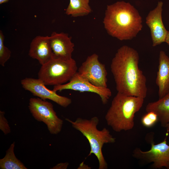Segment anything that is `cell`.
Returning <instances> with one entry per match:
<instances>
[{"label": "cell", "mask_w": 169, "mask_h": 169, "mask_svg": "<svg viewBox=\"0 0 169 169\" xmlns=\"http://www.w3.org/2000/svg\"><path fill=\"white\" fill-rule=\"evenodd\" d=\"M156 83L158 87L159 99L169 93V57L165 52H160Z\"/></svg>", "instance_id": "obj_14"}, {"label": "cell", "mask_w": 169, "mask_h": 169, "mask_svg": "<svg viewBox=\"0 0 169 169\" xmlns=\"http://www.w3.org/2000/svg\"><path fill=\"white\" fill-rule=\"evenodd\" d=\"M69 164L68 162L60 163L54 166L52 169H67Z\"/></svg>", "instance_id": "obj_21"}, {"label": "cell", "mask_w": 169, "mask_h": 169, "mask_svg": "<svg viewBox=\"0 0 169 169\" xmlns=\"http://www.w3.org/2000/svg\"><path fill=\"white\" fill-rule=\"evenodd\" d=\"M142 18L130 3L119 1L107 6L103 23L107 33L122 41L136 37L143 27Z\"/></svg>", "instance_id": "obj_2"}, {"label": "cell", "mask_w": 169, "mask_h": 169, "mask_svg": "<svg viewBox=\"0 0 169 169\" xmlns=\"http://www.w3.org/2000/svg\"><path fill=\"white\" fill-rule=\"evenodd\" d=\"M65 90L79 91L81 92H90L98 95L102 103L106 104L112 95L110 90L108 87L96 86L80 75L77 72L67 83L54 86L53 90L56 92Z\"/></svg>", "instance_id": "obj_9"}, {"label": "cell", "mask_w": 169, "mask_h": 169, "mask_svg": "<svg viewBox=\"0 0 169 169\" xmlns=\"http://www.w3.org/2000/svg\"><path fill=\"white\" fill-rule=\"evenodd\" d=\"M75 61L73 58L65 59L54 56L42 65L38 74V78L46 85H57L69 81L77 72Z\"/></svg>", "instance_id": "obj_5"}, {"label": "cell", "mask_w": 169, "mask_h": 169, "mask_svg": "<svg viewBox=\"0 0 169 169\" xmlns=\"http://www.w3.org/2000/svg\"><path fill=\"white\" fill-rule=\"evenodd\" d=\"M9 0H0V4H2L3 3L7 2Z\"/></svg>", "instance_id": "obj_23"}, {"label": "cell", "mask_w": 169, "mask_h": 169, "mask_svg": "<svg viewBox=\"0 0 169 169\" xmlns=\"http://www.w3.org/2000/svg\"><path fill=\"white\" fill-rule=\"evenodd\" d=\"M28 55L37 59L43 65L50 60L53 56L51 48L49 36H38L32 41Z\"/></svg>", "instance_id": "obj_13"}, {"label": "cell", "mask_w": 169, "mask_h": 169, "mask_svg": "<svg viewBox=\"0 0 169 169\" xmlns=\"http://www.w3.org/2000/svg\"><path fill=\"white\" fill-rule=\"evenodd\" d=\"M90 0H69L65 13L73 17L83 16L91 13Z\"/></svg>", "instance_id": "obj_16"}, {"label": "cell", "mask_w": 169, "mask_h": 169, "mask_svg": "<svg viewBox=\"0 0 169 169\" xmlns=\"http://www.w3.org/2000/svg\"><path fill=\"white\" fill-rule=\"evenodd\" d=\"M4 114V112L0 111V129L4 134L7 135L10 132L11 130Z\"/></svg>", "instance_id": "obj_20"}, {"label": "cell", "mask_w": 169, "mask_h": 169, "mask_svg": "<svg viewBox=\"0 0 169 169\" xmlns=\"http://www.w3.org/2000/svg\"><path fill=\"white\" fill-rule=\"evenodd\" d=\"M28 108L36 120L45 124L50 134L57 135L61 132L63 120L58 117L51 102L39 98H31Z\"/></svg>", "instance_id": "obj_6"}, {"label": "cell", "mask_w": 169, "mask_h": 169, "mask_svg": "<svg viewBox=\"0 0 169 169\" xmlns=\"http://www.w3.org/2000/svg\"><path fill=\"white\" fill-rule=\"evenodd\" d=\"M165 42H166L169 46V31H168L166 39Z\"/></svg>", "instance_id": "obj_22"}, {"label": "cell", "mask_w": 169, "mask_h": 169, "mask_svg": "<svg viewBox=\"0 0 169 169\" xmlns=\"http://www.w3.org/2000/svg\"><path fill=\"white\" fill-rule=\"evenodd\" d=\"M163 5L162 1L158 2L156 7L149 12L146 18V23L150 30L153 47L165 42L168 31L162 20Z\"/></svg>", "instance_id": "obj_11"}, {"label": "cell", "mask_w": 169, "mask_h": 169, "mask_svg": "<svg viewBox=\"0 0 169 169\" xmlns=\"http://www.w3.org/2000/svg\"><path fill=\"white\" fill-rule=\"evenodd\" d=\"M50 44L53 56L65 59L72 58L74 44L68 33L53 32L49 36Z\"/></svg>", "instance_id": "obj_12"}, {"label": "cell", "mask_w": 169, "mask_h": 169, "mask_svg": "<svg viewBox=\"0 0 169 169\" xmlns=\"http://www.w3.org/2000/svg\"><path fill=\"white\" fill-rule=\"evenodd\" d=\"M151 145V149L147 151L136 148L133 151V156L145 163L152 162V166L154 168L165 167L169 169V145L167 144L166 138L157 144L152 141Z\"/></svg>", "instance_id": "obj_7"}, {"label": "cell", "mask_w": 169, "mask_h": 169, "mask_svg": "<svg viewBox=\"0 0 169 169\" xmlns=\"http://www.w3.org/2000/svg\"><path fill=\"white\" fill-rule=\"evenodd\" d=\"M21 83L25 90L43 100H50L64 108L72 102L71 99L59 95L56 92L48 89L43 81L38 78H25L21 80Z\"/></svg>", "instance_id": "obj_10"}, {"label": "cell", "mask_w": 169, "mask_h": 169, "mask_svg": "<svg viewBox=\"0 0 169 169\" xmlns=\"http://www.w3.org/2000/svg\"><path fill=\"white\" fill-rule=\"evenodd\" d=\"M78 73L93 85L107 87V72L105 65L101 63L95 53L88 56L78 69Z\"/></svg>", "instance_id": "obj_8"}, {"label": "cell", "mask_w": 169, "mask_h": 169, "mask_svg": "<svg viewBox=\"0 0 169 169\" xmlns=\"http://www.w3.org/2000/svg\"><path fill=\"white\" fill-rule=\"evenodd\" d=\"M4 36L0 31V64L4 67L5 63L10 59L11 52L4 44Z\"/></svg>", "instance_id": "obj_18"}, {"label": "cell", "mask_w": 169, "mask_h": 169, "mask_svg": "<svg viewBox=\"0 0 169 169\" xmlns=\"http://www.w3.org/2000/svg\"><path fill=\"white\" fill-rule=\"evenodd\" d=\"M15 142L10 145L5 156L0 159L1 169H27L24 165L16 156L14 153Z\"/></svg>", "instance_id": "obj_17"}, {"label": "cell", "mask_w": 169, "mask_h": 169, "mask_svg": "<svg viewBox=\"0 0 169 169\" xmlns=\"http://www.w3.org/2000/svg\"><path fill=\"white\" fill-rule=\"evenodd\" d=\"M139 59L136 50L123 45L112 59L110 69L117 92L145 99L147 91L146 80L139 68Z\"/></svg>", "instance_id": "obj_1"}, {"label": "cell", "mask_w": 169, "mask_h": 169, "mask_svg": "<svg viewBox=\"0 0 169 169\" xmlns=\"http://www.w3.org/2000/svg\"><path fill=\"white\" fill-rule=\"evenodd\" d=\"M65 120L87 139L90 148L88 156L92 154L96 156L98 161V169H107L108 164L104 156L102 149L105 144L114 143L116 141V138L112 136L109 130L105 127L101 130L98 129L99 120L95 116L89 119L78 117L74 121L68 118Z\"/></svg>", "instance_id": "obj_4"}, {"label": "cell", "mask_w": 169, "mask_h": 169, "mask_svg": "<svg viewBox=\"0 0 169 169\" xmlns=\"http://www.w3.org/2000/svg\"><path fill=\"white\" fill-rule=\"evenodd\" d=\"M147 112L142 117L141 121L144 126L150 127L158 120V117L156 114L153 111H151Z\"/></svg>", "instance_id": "obj_19"}, {"label": "cell", "mask_w": 169, "mask_h": 169, "mask_svg": "<svg viewBox=\"0 0 169 169\" xmlns=\"http://www.w3.org/2000/svg\"><path fill=\"white\" fill-rule=\"evenodd\" d=\"M146 110L156 113L161 125L165 127L169 123V93L157 101L149 103Z\"/></svg>", "instance_id": "obj_15"}, {"label": "cell", "mask_w": 169, "mask_h": 169, "mask_svg": "<svg viewBox=\"0 0 169 169\" xmlns=\"http://www.w3.org/2000/svg\"><path fill=\"white\" fill-rule=\"evenodd\" d=\"M144 99L117 92L105 116L108 125L116 132L132 129L135 114L142 107Z\"/></svg>", "instance_id": "obj_3"}, {"label": "cell", "mask_w": 169, "mask_h": 169, "mask_svg": "<svg viewBox=\"0 0 169 169\" xmlns=\"http://www.w3.org/2000/svg\"><path fill=\"white\" fill-rule=\"evenodd\" d=\"M165 128H166L167 131L169 132V123L166 125Z\"/></svg>", "instance_id": "obj_24"}]
</instances>
